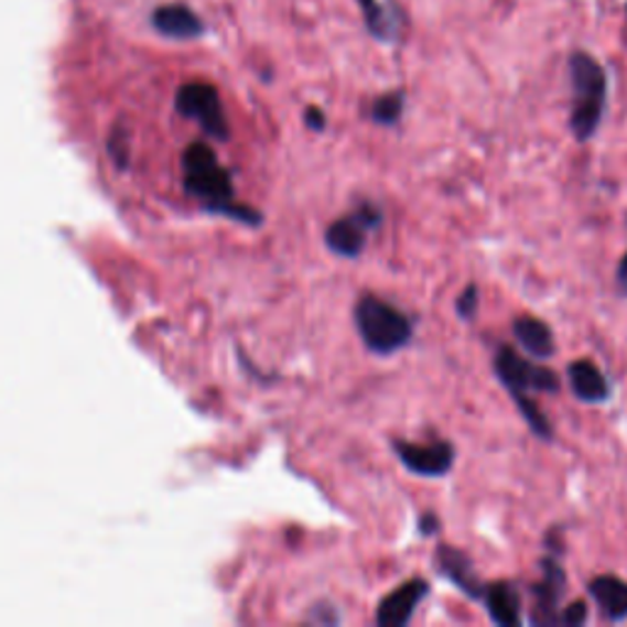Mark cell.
Returning <instances> with one entry per match:
<instances>
[{
    "label": "cell",
    "mask_w": 627,
    "mask_h": 627,
    "mask_svg": "<svg viewBox=\"0 0 627 627\" xmlns=\"http://www.w3.org/2000/svg\"><path fill=\"white\" fill-rule=\"evenodd\" d=\"M184 190L199 202L208 214L234 218L238 224L260 226L262 214L246 204L236 202V190L230 172L218 162L216 152L206 142H192L182 155Z\"/></svg>",
    "instance_id": "1"
},
{
    "label": "cell",
    "mask_w": 627,
    "mask_h": 627,
    "mask_svg": "<svg viewBox=\"0 0 627 627\" xmlns=\"http://www.w3.org/2000/svg\"><path fill=\"white\" fill-rule=\"evenodd\" d=\"M571 74V91H574V104H571V133L579 142H586L603 120L605 98H608V76L601 64L586 52H574L569 60Z\"/></svg>",
    "instance_id": "2"
},
{
    "label": "cell",
    "mask_w": 627,
    "mask_h": 627,
    "mask_svg": "<svg viewBox=\"0 0 627 627\" xmlns=\"http://www.w3.org/2000/svg\"><path fill=\"white\" fill-rule=\"evenodd\" d=\"M356 328L363 338V344L370 354L390 356L398 354L412 340V322L402 314L398 306L380 300L378 294H363L354 310Z\"/></svg>",
    "instance_id": "3"
},
{
    "label": "cell",
    "mask_w": 627,
    "mask_h": 627,
    "mask_svg": "<svg viewBox=\"0 0 627 627\" xmlns=\"http://www.w3.org/2000/svg\"><path fill=\"white\" fill-rule=\"evenodd\" d=\"M174 108L184 118H192L202 126L206 136L216 140H228L230 128L221 106V96H218L216 86L206 82H190L184 84L174 98Z\"/></svg>",
    "instance_id": "4"
},
{
    "label": "cell",
    "mask_w": 627,
    "mask_h": 627,
    "mask_svg": "<svg viewBox=\"0 0 627 627\" xmlns=\"http://www.w3.org/2000/svg\"><path fill=\"white\" fill-rule=\"evenodd\" d=\"M495 376L508 388L510 398L512 394H530V392H556L559 378L554 370L534 366L527 358L517 354L510 346H500L495 354Z\"/></svg>",
    "instance_id": "5"
},
{
    "label": "cell",
    "mask_w": 627,
    "mask_h": 627,
    "mask_svg": "<svg viewBox=\"0 0 627 627\" xmlns=\"http://www.w3.org/2000/svg\"><path fill=\"white\" fill-rule=\"evenodd\" d=\"M382 224V212L370 202L356 206V212L338 218L326 228V248L340 258H358L368 244V234Z\"/></svg>",
    "instance_id": "6"
},
{
    "label": "cell",
    "mask_w": 627,
    "mask_h": 627,
    "mask_svg": "<svg viewBox=\"0 0 627 627\" xmlns=\"http://www.w3.org/2000/svg\"><path fill=\"white\" fill-rule=\"evenodd\" d=\"M394 454L404 464L407 471H412L414 476L424 478H442L454 466L456 451L448 442H426V444H414V442H402V439H394L392 442Z\"/></svg>",
    "instance_id": "7"
},
{
    "label": "cell",
    "mask_w": 627,
    "mask_h": 627,
    "mask_svg": "<svg viewBox=\"0 0 627 627\" xmlns=\"http://www.w3.org/2000/svg\"><path fill=\"white\" fill-rule=\"evenodd\" d=\"M429 593V583L424 579L404 581L400 588H394L388 598L380 603L376 623L382 627H402L412 620L417 610Z\"/></svg>",
    "instance_id": "8"
},
{
    "label": "cell",
    "mask_w": 627,
    "mask_h": 627,
    "mask_svg": "<svg viewBox=\"0 0 627 627\" xmlns=\"http://www.w3.org/2000/svg\"><path fill=\"white\" fill-rule=\"evenodd\" d=\"M564 586H566V574L564 569L556 559L547 556L542 559V581L534 586V613H532V623L537 625H549V623H559L556 615V605L564 596Z\"/></svg>",
    "instance_id": "9"
},
{
    "label": "cell",
    "mask_w": 627,
    "mask_h": 627,
    "mask_svg": "<svg viewBox=\"0 0 627 627\" xmlns=\"http://www.w3.org/2000/svg\"><path fill=\"white\" fill-rule=\"evenodd\" d=\"M436 566L451 583H454V586H458L461 591H464L466 596L476 598V601H483V593H486V583H483L476 576L471 559L464 552H461V549L446 547V544L439 547L436 549Z\"/></svg>",
    "instance_id": "10"
},
{
    "label": "cell",
    "mask_w": 627,
    "mask_h": 627,
    "mask_svg": "<svg viewBox=\"0 0 627 627\" xmlns=\"http://www.w3.org/2000/svg\"><path fill=\"white\" fill-rule=\"evenodd\" d=\"M152 28H155L160 35L172 40H192L204 32L202 20L184 3L160 6L155 13H152Z\"/></svg>",
    "instance_id": "11"
},
{
    "label": "cell",
    "mask_w": 627,
    "mask_h": 627,
    "mask_svg": "<svg viewBox=\"0 0 627 627\" xmlns=\"http://www.w3.org/2000/svg\"><path fill=\"white\" fill-rule=\"evenodd\" d=\"M588 593L608 620L618 623L627 618V583L623 579L596 576L588 583Z\"/></svg>",
    "instance_id": "12"
},
{
    "label": "cell",
    "mask_w": 627,
    "mask_h": 627,
    "mask_svg": "<svg viewBox=\"0 0 627 627\" xmlns=\"http://www.w3.org/2000/svg\"><path fill=\"white\" fill-rule=\"evenodd\" d=\"M569 382L571 390L583 402H603L610 398L608 380L603 378V372L593 366L591 360H574L569 366Z\"/></svg>",
    "instance_id": "13"
},
{
    "label": "cell",
    "mask_w": 627,
    "mask_h": 627,
    "mask_svg": "<svg viewBox=\"0 0 627 627\" xmlns=\"http://www.w3.org/2000/svg\"><path fill=\"white\" fill-rule=\"evenodd\" d=\"M512 334L520 340V346L534 358H549L554 354V334L542 318L534 316H517L512 322Z\"/></svg>",
    "instance_id": "14"
},
{
    "label": "cell",
    "mask_w": 627,
    "mask_h": 627,
    "mask_svg": "<svg viewBox=\"0 0 627 627\" xmlns=\"http://www.w3.org/2000/svg\"><path fill=\"white\" fill-rule=\"evenodd\" d=\"M488 615L498 625H520V593L508 581H498L486 586L483 593Z\"/></svg>",
    "instance_id": "15"
},
{
    "label": "cell",
    "mask_w": 627,
    "mask_h": 627,
    "mask_svg": "<svg viewBox=\"0 0 627 627\" xmlns=\"http://www.w3.org/2000/svg\"><path fill=\"white\" fill-rule=\"evenodd\" d=\"M363 8V18H366V25L370 30V35H376L382 42H392L398 37V23H394V15H390V10L385 8L380 0H358Z\"/></svg>",
    "instance_id": "16"
},
{
    "label": "cell",
    "mask_w": 627,
    "mask_h": 627,
    "mask_svg": "<svg viewBox=\"0 0 627 627\" xmlns=\"http://www.w3.org/2000/svg\"><path fill=\"white\" fill-rule=\"evenodd\" d=\"M404 111V94L390 91L376 98V104L370 108V120L378 126H394L402 118Z\"/></svg>",
    "instance_id": "17"
},
{
    "label": "cell",
    "mask_w": 627,
    "mask_h": 627,
    "mask_svg": "<svg viewBox=\"0 0 627 627\" xmlns=\"http://www.w3.org/2000/svg\"><path fill=\"white\" fill-rule=\"evenodd\" d=\"M512 400L517 404V410H520V414L525 417V422L530 424L532 432L539 436V439H552V424H549L547 417L542 414V410H539V404L530 398V394H512Z\"/></svg>",
    "instance_id": "18"
},
{
    "label": "cell",
    "mask_w": 627,
    "mask_h": 627,
    "mask_svg": "<svg viewBox=\"0 0 627 627\" xmlns=\"http://www.w3.org/2000/svg\"><path fill=\"white\" fill-rule=\"evenodd\" d=\"M108 155H111L116 170H128L130 164V130L123 123H116L108 138Z\"/></svg>",
    "instance_id": "19"
},
{
    "label": "cell",
    "mask_w": 627,
    "mask_h": 627,
    "mask_svg": "<svg viewBox=\"0 0 627 627\" xmlns=\"http://www.w3.org/2000/svg\"><path fill=\"white\" fill-rule=\"evenodd\" d=\"M478 302H480V294L476 284H468V288L458 294L456 300V314L464 318V322H471L473 316L478 312Z\"/></svg>",
    "instance_id": "20"
},
{
    "label": "cell",
    "mask_w": 627,
    "mask_h": 627,
    "mask_svg": "<svg viewBox=\"0 0 627 627\" xmlns=\"http://www.w3.org/2000/svg\"><path fill=\"white\" fill-rule=\"evenodd\" d=\"M306 623H316V625H338L340 623V615L336 613L334 605L328 603H318L312 608V613L304 618Z\"/></svg>",
    "instance_id": "21"
},
{
    "label": "cell",
    "mask_w": 627,
    "mask_h": 627,
    "mask_svg": "<svg viewBox=\"0 0 627 627\" xmlns=\"http://www.w3.org/2000/svg\"><path fill=\"white\" fill-rule=\"evenodd\" d=\"M588 620V608H586V603L583 601H574L569 605V608H564V613L559 615V623H564V625H571V627H579Z\"/></svg>",
    "instance_id": "22"
},
{
    "label": "cell",
    "mask_w": 627,
    "mask_h": 627,
    "mask_svg": "<svg viewBox=\"0 0 627 627\" xmlns=\"http://www.w3.org/2000/svg\"><path fill=\"white\" fill-rule=\"evenodd\" d=\"M304 123L310 130H314V133H324L326 130V116L322 108H316V106H310L304 111Z\"/></svg>",
    "instance_id": "23"
},
{
    "label": "cell",
    "mask_w": 627,
    "mask_h": 627,
    "mask_svg": "<svg viewBox=\"0 0 627 627\" xmlns=\"http://www.w3.org/2000/svg\"><path fill=\"white\" fill-rule=\"evenodd\" d=\"M439 527H442V522H439V517L434 512H424L420 517V532L422 537H432L439 532Z\"/></svg>",
    "instance_id": "24"
},
{
    "label": "cell",
    "mask_w": 627,
    "mask_h": 627,
    "mask_svg": "<svg viewBox=\"0 0 627 627\" xmlns=\"http://www.w3.org/2000/svg\"><path fill=\"white\" fill-rule=\"evenodd\" d=\"M618 288L627 296V252H625L623 260H620V266H618Z\"/></svg>",
    "instance_id": "25"
}]
</instances>
